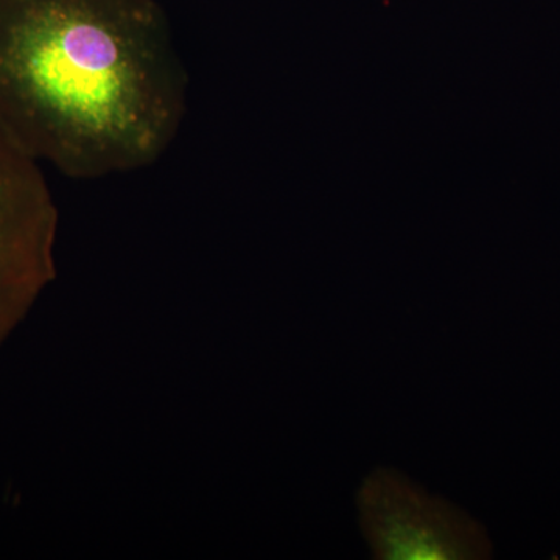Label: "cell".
Returning a JSON list of instances; mask_svg holds the SVG:
<instances>
[{"label": "cell", "mask_w": 560, "mask_h": 560, "mask_svg": "<svg viewBox=\"0 0 560 560\" xmlns=\"http://www.w3.org/2000/svg\"><path fill=\"white\" fill-rule=\"evenodd\" d=\"M156 0H0V127L72 179L142 171L186 117Z\"/></svg>", "instance_id": "cell-1"}, {"label": "cell", "mask_w": 560, "mask_h": 560, "mask_svg": "<svg viewBox=\"0 0 560 560\" xmlns=\"http://www.w3.org/2000/svg\"><path fill=\"white\" fill-rule=\"evenodd\" d=\"M360 526L381 560H480L492 548L480 523L393 469H377L357 493Z\"/></svg>", "instance_id": "cell-2"}, {"label": "cell", "mask_w": 560, "mask_h": 560, "mask_svg": "<svg viewBox=\"0 0 560 560\" xmlns=\"http://www.w3.org/2000/svg\"><path fill=\"white\" fill-rule=\"evenodd\" d=\"M57 223L39 162L0 127V345L54 279Z\"/></svg>", "instance_id": "cell-3"}]
</instances>
